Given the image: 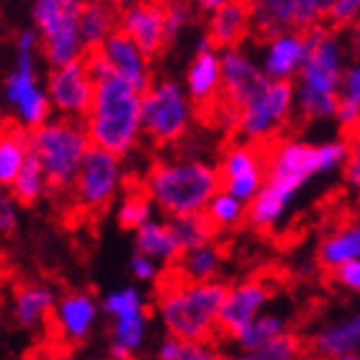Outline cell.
I'll return each mask as SVG.
<instances>
[{"label":"cell","mask_w":360,"mask_h":360,"mask_svg":"<svg viewBox=\"0 0 360 360\" xmlns=\"http://www.w3.org/2000/svg\"><path fill=\"white\" fill-rule=\"evenodd\" d=\"M226 296V285L221 281L209 283H188V281H170L160 288L158 314L165 324L167 338L195 342L209 340L217 332V319L221 301Z\"/></svg>","instance_id":"5b68a950"},{"label":"cell","mask_w":360,"mask_h":360,"mask_svg":"<svg viewBox=\"0 0 360 360\" xmlns=\"http://www.w3.org/2000/svg\"><path fill=\"white\" fill-rule=\"evenodd\" d=\"M167 224H170V232H173L175 242H178L180 255H183V252H191V250L203 248V245H211V242H214V234H217V229L211 226L206 214L175 217V219H167Z\"/></svg>","instance_id":"4dcf8cb0"},{"label":"cell","mask_w":360,"mask_h":360,"mask_svg":"<svg viewBox=\"0 0 360 360\" xmlns=\"http://www.w3.org/2000/svg\"><path fill=\"white\" fill-rule=\"evenodd\" d=\"M98 309L111 316V319H119V316L147 311V299H144V293L136 285H121V288H113V291L105 293L103 301L98 304Z\"/></svg>","instance_id":"836d02e7"},{"label":"cell","mask_w":360,"mask_h":360,"mask_svg":"<svg viewBox=\"0 0 360 360\" xmlns=\"http://www.w3.org/2000/svg\"><path fill=\"white\" fill-rule=\"evenodd\" d=\"M46 175L44 170H41V165H39L37 155L29 150V158H26V162H23V167L18 170V175H15L13 186H11V198H13L15 203H21V206H31V203H37L41 195L46 193Z\"/></svg>","instance_id":"1f68e13d"},{"label":"cell","mask_w":360,"mask_h":360,"mask_svg":"<svg viewBox=\"0 0 360 360\" xmlns=\"http://www.w3.org/2000/svg\"><path fill=\"white\" fill-rule=\"evenodd\" d=\"M203 214H206V219L211 221L214 229H234V226H240L245 221V217H248V203L237 201L234 195L219 191L209 201Z\"/></svg>","instance_id":"d6a6232c"},{"label":"cell","mask_w":360,"mask_h":360,"mask_svg":"<svg viewBox=\"0 0 360 360\" xmlns=\"http://www.w3.org/2000/svg\"><path fill=\"white\" fill-rule=\"evenodd\" d=\"M29 150L37 155L46 175V186L54 191H68L90 150V139L83 121L49 119L39 129L29 131Z\"/></svg>","instance_id":"8992f818"},{"label":"cell","mask_w":360,"mask_h":360,"mask_svg":"<svg viewBox=\"0 0 360 360\" xmlns=\"http://www.w3.org/2000/svg\"><path fill=\"white\" fill-rule=\"evenodd\" d=\"M116 29H119V11L111 3H83L80 39H83V46H88V52L98 49Z\"/></svg>","instance_id":"484cf974"},{"label":"cell","mask_w":360,"mask_h":360,"mask_svg":"<svg viewBox=\"0 0 360 360\" xmlns=\"http://www.w3.org/2000/svg\"><path fill=\"white\" fill-rule=\"evenodd\" d=\"M340 98L360 105V60L353 62V65H345L342 83H340Z\"/></svg>","instance_id":"ab89813d"},{"label":"cell","mask_w":360,"mask_h":360,"mask_svg":"<svg viewBox=\"0 0 360 360\" xmlns=\"http://www.w3.org/2000/svg\"><path fill=\"white\" fill-rule=\"evenodd\" d=\"M178 342L180 340H175V338L162 340L158 347V360H175V355H178Z\"/></svg>","instance_id":"bcb514c9"},{"label":"cell","mask_w":360,"mask_h":360,"mask_svg":"<svg viewBox=\"0 0 360 360\" xmlns=\"http://www.w3.org/2000/svg\"><path fill=\"white\" fill-rule=\"evenodd\" d=\"M217 170L219 180H221V191L234 195L242 203L252 201L265 183V158L257 147L248 142L232 144L224 152Z\"/></svg>","instance_id":"4fadbf2b"},{"label":"cell","mask_w":360,"mask_h":360,"mask_svg":"<svg viewBox=\"0 0 360 360\" xmlns=\"http://www.w3.org/2000/svg\"><path fill=\"white\" fill-rule=\"evenodd\" d=\"M345 183L355 191H360V131L350 142V152H347V162H345Z\"/></svg>","instance_id":"b9f144b4"},{"label":"cell","mask_w":360,"mask_h":360,"mask_svg":"<svg viewBox=\"0 0 360 360\" xmlns=\"http://www.w3.org/2000/svg\"><path fill=\"white\" fill-rule=\"evenodd\" d=\"M311 347L319 358L327 360L360 355V311L338 322L322 324L311 338Z\"/></svg>","instance_id":"44dd1931"},{"label":"cell","mask_w":360,"mask_h":360,"mask_svg":"<svg viewBox=\"0 0 360 360\" xmlns=\"http://www.w3.org/2000/svg\"><path fill=\"white\" fill-rule=\"evenodd\" d=\"M304 41L307 57L293 85V111L309 121L335 119L347 49L338 31L324 23L304 31Z\"/></svg>","instance_id":"7a4b0ae2"},{"label":"cell","mask_w":360,"mask_h":360,"mask_svg":"<svg viewBox=\"0 0 360 360\" xmlns=\"http://www.w3.org/2000/svg\"><path fill=\"white\" fill-rule=\"evenodd\" d=\"M134 248H136V255L150 257L158 265L178 263L180 257V248L178 242H175L173 232H170V224L160 221V219H150L147 224H142L136 229Z\"/></svg>","instance_id":"603a6c76"},{"label":"cell","mask_w":360,"mask_h":360,"mask_svg":"<svg viewBox=\"0 0 360 360\" xmlns=\"http://www.w3.org/2000/svg\"><path fill=\"white\" fill-rule=\"evenodd\" d=\"M285 332H288V319H285L283 314H278V311H263L234 342L240 347V353H255V350L270 345L273 340H278L281 335H285Z\"/></svg>","instance_id":"f546056e"},{"label":"cell","mask_w":360,"mask_h":360,"mask_svg":"<svg viewBox=\"0 0 360 360\" xmlns=\"http://www.w3.org/2000/svg\"><path fill=\"white\" fill-rule=\"evenodd\" d=\"M119 31L136 49L152 60L165 49V6L160 3H131L119 11Z\"/></svg>","instance_id":"2e32d148"},{"label":"cell","mask_w":360,"mask_h":360,"mask_svg":"<svg viewBox=\"0 0 360 360\" xmlns=\"http://www.w3.org/2000/svg\"><path fill=\"white\" fill-rule=\"evenodd\" d=\"M37 360H68L65 355H41V358H37Z\"/></svg>","instance_id":"f907efd6"},{"label":"cell","mask_w":360,"mask_h":360,"mask_svg":"<svg viewBox=\"0 0 360 360\" xmlns=\"http://www.w3.org/2000/svg\"><path fill=\"white\" fill-rule=\"evenodd\" d=\"M129 270H131V276L136 278V281H158V273H160V265L155 263V260H150V257L144 255H136L129 260Z\"/></svg>","instance_id":"ee69618b"},{"label":"cell","mask_w":360,"mask_h":360,"mask_svg":"<svg viewBox=\"0 0 360 360\" xmlns=\"http://www.w3.org/2000/svg\"><path fill=\"white\" fill-rule=\"evenodd\" d=\"M307 57V41L299 31H285L268 39L263 46V60L257 62L268 83H291L299 75Z\"/></svg>","instance_id":"ac0fdd59"},{"label":"cell","mask_w":360,"mask_h":360,"mask_svg":"<svg viewBox=\"0 0 360 360\" xmlns=\"http://www.w3.org/2000/svg\"><path fill=\"white\" fill-rule=\"evenodd\" d=\"M121 160L111 152H103L98 147H90L83 158V165L77 170L72 191L75 203L83 211H101L116 198L121 188Z\"/></svg>","instance_id":"8fae6325"},{"label":"cell","mask_w":360,"mask_h":360,"mask_svg":"<svg viewBox=\"0 0 360 360\" xmlns=\"http://www.w3.org/2000/svg\"><path fill=\"white\" fill-rule=\"evenodd\" d=\"M80 0H37L31 6L39 46L44 49V60L52 70L68 68L85 57L80 39Z\"/></svg>","instance_id":"52a82bcc"},{"label":"cell","mask_w":360,"mask_h":360,"mask_svg":"<svg viewBox=\"0 0 360 360\" xmlns=\"http://www.w3.org/2000/svg\"><path fill=\"white\" fill-rule=\"evenodd\" d=\"M221 3H224V0H201V3H198V8H201V11H206V13L211 15L219 6H221Z\"/></svg>","instance_id":"681fc988"},{"label":"cell","mask_w":360,"mask_h":360,"mask_svg":"<svg viewBox=\"0 0 360 360\" xmlns=\"http://www.w3.org/2000/svg\"><path fill=\"white\" fill-rule=\"evenodd\" d=\"M335 121H338L345 131H358V129H360V105H355V103H350V101H342V98H340L338 111H335Z\"/></svg>","instance_id":"7bdbcfd3"},{"label":"cell","mask_w":360,"mask_h":360,"mask_svg":"<svg viewBox=\"0 0 360 360\" xmlns=\"http://www.w3.org/2000/svg\"><path fill=\"white\" fill-rule=\"evenodd\" d=\"M219 191V170L206 160L195 158L160 160L144 178V193L150 195L152 206L170 219L203 214Z\"/></svg>","instance_id":"277c9868"},{"label":"cell","mask_w":360,"mask_h":360,"mask_svg":"<svg viewBox=\"0 0 360 360\" xmlns=\"http://www.w3.org/2000/svg\"><path fill=\"white\" fill-rule=\"evenodd\" d=\"M98 301L90 291H72L54 304L57 330L70 342H83L98 319Z\"/></svg>","instance_id":"d6986e66"},{"label":"cell","mask_w":360,"mask_h":360,"mask_svg":"<svg viewBox=\"0 0 360 360\" xmlns=\"http://www.w3.org/2000/svg\"><path fill=\"white\" fill-rule=\"evenodd\" d=\"M98 52L108 62V68L116 77H121L124 83L136 88L139 93L150 90L152 85V70L150 60L136 49L134 41H129L119 29L113 31L111 37L105 39L103 44L98 46Z\"/></svg>","instance_id":"e0dca14e"},{"label":"cell","mask_w":360,"mask_h":360,"mask_svg":"<svg viewBox=\"0 0 360 360\" xmlns=\"http://www.w3.org/2000/svg\"><path fill=\"white\" fill-rule=\"evenodd\" d=\"M152 214H155V206H152L150 195L144 193V188L142 191H129V193H124L119 209H116V221H119L121 229L136 232L142 224L155 219Z\"/></svg>","instance_id":"e575fe53"},{"label":"cell","mask_w":360,"mask_h":360,"mask_svg":"<svg viewBox=\"0 0 360 360\" xmlns=\"http://www.w3.org/2000/svg\"><path fill=\"white\" fill-rule=\"evenodd\" d=\"M186 96L193 105L214 108L221 101V65L219 52L195 54L186 70Z\"/></svg>","instance_id":"ffe728a7"},{"label":"cell","mask_w":360,"mask_h":360,"mask_svg":"<svg viewBox=\"0 0 360 360\" xmlns=\"http://www.w3.org/2000/svg\"><path fill=\"white\" fill-rule=\"evenodd\" d=\"M83 127L90 147L111 152L121 160L142 136V93L116 75L98 80Z\"/></svg>","instance_id":"3957f363"},{"label":"cell","mask_w":360,"mask_h":360,"mask_svg":"<svg viewBox=\"0 0 360 360\" xmlns=\"http://www.w3.org/2000/svg\"><path fill=\"white\" fill-rule=\"evenodd\" d=\"M29 158V131L18 127H0V188L13 186L15 175Z\"/></svg>","instance_id":"4316f807"},{"label":"cell","mask_w":360,"mask_h":360,"mask_svg":"<svg viewBox=\"0 0 360 360\" xmlns=\"http://www.w3.org/2000/svg\"><path fill=\"white\" fill-rule=\"evenodd\" d=\"M175 360H221V353L211 340H195V342L180 340Z\"/></svg>","instance_id":"f35d334b"},{"label":"cell","mask_w":360,"mask_h":360,"mask_svg":"<svg viewBox=\"0 0 360 360\" xmlns=\"http://www.w3.org/2000/svg\"><path fill=\"white\" fill-rule=\"evenodd\" d=\"M270 296H273L270 285L260 278H248L234 285H226V296L219 309L217 330L224 332L226 338L237 340L268 309Z\"/></svg>","instance_id":"7c38bea8"},{"label":"cell","mask_w":360,"mask_h":360,"mask_svg":"<svg viewBox=\"0 0 360 360\" xmlns=\"http://www.w3.org/2000/svg\"><path fill=\"white\" fill-rule=\"evenodd\" d=\"M330 0H263L250 6V31L265 41L285 31L314 29L327 15Z\"/></svg>","instance_id":"30bf717a"},{"label":"cell","mask_w":360,"mask_h":360,"mask_svg":"<svg viewBox=\"0 0 360 360\" xmlns=\"http://www.w3.org/2000/svg\"><path fill=\"white\" fill-rule=\"evenodd\" d=\"M93 80L88 75L85 62H72L68 68L52 70L46 77V98L52 105V113L57 111L60 119L85 121L93 101Z\"/></svg>","instance_id":"5bb4252c"},{"label":"cell","mask_w":360,"mask_h":360,"mask_svg":"<svg viewBox=\"0 0 360 360\" xmlns=\"http://www.w3.org/2000/svg\"><path fill=\"white\" fill-rule=\"evenodd\" d=\"M250 34V6L240 0H224L221 6L209 15V31L206 37L214 49H234L242 44V39Z\"/></svg>","instance_id":"7402d4cb"},{"label":"cell","mask_w":360,"mask_h":360,"mask_svg":"<svg viewBox=\"0 0 360 360\" xmlns=\"http://www.w3.org/2000/svg\"><path fill=\"white\" fill-rule=\"evenodd\" d=\"M57 296L44 283H23L13 293V316L21 327H37L49 316Z\"/></svg>","instance_id":"d4e9b609"},{"label":"cell","mask_w":360,"mask_h":360,"mask_svg":"<svg viewBox=\"0 0 360 360\" xmlns=\"http://www.w3.org/2000/svg\"><path fill=\"white\" fill-rule=\"evenodd\" d=\"M18 226V203L0 188V234H13Z\"/></svg>","instance_id":"60d3db41"},{"label":"cell","mask_w":360,"mask_h":360,"mask_svg":"<svg viewBox=\"0 0 360 360\" xmlns=\"http://www.w3.org/2000/svg\"><path fill=\"white\" fill-rule=\"evenodd\" d=\"M301 358V340L291 330L273 340L270 345L260 347L255 353H234L221 360H299Z\"/></svg>","instance_id":"d590c367"},{"label":"cell","mask_w":360,"mask_h":360,"mask_svg":"<svg viewBox=\"0 0 360 360\" xmlns=\"http://www.w3.org/2000/svg\"><path fill=\"white\" fill-rule=\"evenodd\" d=\"M335 283L347 288V291L360 293V260H353V263L335 270Z\"/></svg>","instance_id":"f6af8a7d"},{"label":"cell","mask_w":360,"mask_h":360,"mask_svg":"<svg viewBox=\"0 0 360 360\" xmlns=\"http://www.w3.org/2000/svg\"><path fill=\"white\" fill-rule=\"evenodd\" d=\"M111 338V360H131L147 338V311L113 319Z\"/></svg>","instance_id":"f1b7e54d"},{"label":"cell","mask_w":360,"mask_h":360,"mask_svg":"<svg viewBox=\"0 0 360 360\" xmlns=\"http://www.w3.org/2000/svg\"><path fill=\"white\" fill-rule=\"evenodd\" d=\"M193 23V8L186 6V3H173V6H165V41H175V39L183 34Z\"/></svg>","instance_id":"8d00e7d4"},{"label":"cell","mask_w":360,"mask_h":360,"mask_svg":"<svg viewBox=\"0 0 360 360\" xmlns=\"http://www.w3.org/2000/svg\"><path fill=\"white\" fill-rule=\"evenodd\" d=\"M347 46H350L355 54H360V21L347 29Z\"/></svg>","instance_id":"7dc6e473"},{"label":"cell","mask_w":360,"mask_h":360,"mask_svg":"<svg viewBox=\"0 0 360 360\" xmlns=\"http://www.w3.org/2000/svg\"><path fill=\"white\" fill-rule=\"evenodd\" d=\"M338 360H360V355H347V358H338Z\"/></svg>","instance_id":"816d5d0a"},{"label":"cell","mask_w":360,"mask_h":360,"mask_svg":"<svg viewBox=\"0 0 360 360\" xmlns=\"http://www.w3.org/2000/svg\"><path fill=\"white\" fill-rule=\"evenodd\" d=\"M193 121V103L183 85L158 80L142 93V134L158 144H175L186 136Z\"/></svg>","instance_id":"ba28073f"},{"label":"cell","mask_w":360,"mask_h":360,"mask_svg":"<svg viewBox=\"0 0 360 360\" xmlns=\"http://www.w3.org/2000/svg\"><path fill=\"white\" fill-rule=\"evenodd\" d=\"M293 111V83H268L240 108L237 129L248 144H263L283 129Z\"/></svg>","instance_id":"9c48e42d"},{"label":"cell","mask_w":360,"mask_h":360,"mask_svg":"<svg viewBox=\"0 0 360 360\" xmlns=\"http://www.w3.org/2000/svg\"><path fill=\"white\" fill-rule=\"evenodd\" d=\"M203 52H214V44L209 41V37L203 34V37H198V41H195V54H203Z\"/></svg>","instance_id":"c3c4849f"},{"label":"cell","mask_w":360,"mask_h":360,"mask_svg":"<svg viewBox=\"0 0 360 360\" xmlns=\"http://www.w3.org/2000/svg\"><path fill=\"white\" fill-rule=\"evenodd\" d=\"M327 18L332 26L350 29L353 23L360 21V0H335L327 8Z\"/></svg>","instance_id":"74e56055"},{"label":"cell","mask_w":360,"mask_h":360,"mask_svg":"<svg viewBox=\"0 0 360 360\" xmlns=\"http://www.w3.org/2000/svg\"><path fill=\"white\" fill-rule=\"evenodd\" d=\"M219 65H221V101L234 105L237 111L268 85L260 65L242 46L221 49Z\"/></svg>","instance_id":"9a60e30c"},{"label":"cell","mask_w":360,"mask_h":360,"mask_svg":"<svg viewBox=\"0 0 360 360\" xmlns=\"http://www.w3.org/2000/svg\"><path fill=\"white\" fill-rule=\"evenodd\" d=\"M350 142L327 139V142H304L283 139L265 158V183L260 193L248 203L245 221L255 229H273L283 221L291 203L309 180L319 175H332L347 162Z\"/></svg>","instance_id":"6da1fadb"},{"label":"cell","mask_w":360,"mask_h":360,"mask_svg":"<svg viewBox=\"0 0 360 360\" xmlns=\"http://www.w3.org/2000/svg\"><path fill=\"white\" fill-rule=\"evenodd\" d=\"M316 257L319 265L327 270H338L353 260H360V221H347L327 234Z\"/></svg>","instance_id":"cb8c5ba5"},{"label":"cell","mask_w":360,"mask_h":360,"mask_svg":"<svg viewBox=\"0 0 360 360\" xmlns=\"http://www.w3.org/2000/svg\"><path fill=\"white\" fill-rule=\"evenodd\" d=\"M221 263H224V255H221V250L214 242L203 245L198 250H191V252H183L178 257L180 281H188V283H209V281H217Z\"/></svg>","instance_id":"83f0119b"}]
</instances>
